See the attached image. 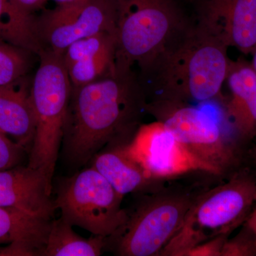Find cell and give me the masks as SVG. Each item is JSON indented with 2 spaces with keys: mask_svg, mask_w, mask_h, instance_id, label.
Wrapping results in <instances>:
<instances>
[{
  "mask_svg": "<svg viewBox=\"0 0 256 256\" xmlns=\"http://www.w3.org/2000/svg\"><path fill=\"white\" fill-rule=\"evenodd\" d=\"M146 104L130 75L72 86L62 142L69 162L82 166L106 146L129 142Z\"/></svg>",
  "mask_w": 256,
  "mask_h": 256,
  "instance_id": "obj_1",
  "label": "cell"
},
{
  "mask_svg": "<svg viewBox=\"0 0 256 256\" xmlns=\"http://www.w3.org/2000/svg\"><path fill=\"white\" fill-rule=\"evenodd\" d=\"M228 47L198 26H188L149 72L162 92L160 97L206 102L220 97L232 60Z\"/></svg>",
  "mask_w": 256,
  "mask_h": 256,
  "instance_id": "obj_2",
  "label": "cell"
},
{
  "mask_svg": "<svg viewBox=\"0 0 256 256\" xmlns=\"http://www.w3.org/2000/svg\"><path fill=\"white\" fill-rule=\"evenodd\" d=\"M190 25L174 0H118L116 74L138 65L150 72Z\"/></svg>",
  "mask_w": 256,
  "mask_h": 256,
  "instance_id": "obj_3",
  "label": "cell"
},
{
  "mask_svg": "<svg viewBox=\"0 0 256 256\" xmlns=\"http://www.w3.org/2000/svg\"><path fill=\"white\" fill-rule=\"evenodd\" d=\"M256 201V180L247 171L239 172L227 182L202 192L160 256H184L201 242L230 236L245 223Z\"/></svg>",
  "mask_w": 256,
  "mask_h": 256,
  "instance_id": "obj_4",
  "label": "cell"
},
{
  "mask_svg": "<svg viewBox=\"0 0 256 256\" xmlns=\"http://www.w3.org/2000/svg\"><path fill=\"white\" fill-rule=\"evenodd\" d=\"M38 55L40 66L30 88L36 130L28 165L40 170L52 183L63 142L72 85L62 56L44 48Z\"/></svg>",
  "mask_w": 256,
  "mask_h": 256,
  "instance_id": "obj_5",
  "label": "cell"
},
{
  "mask_svg": "<svg viewBox=\"0 0 256 256\" xmlns=\"http://www.w3.org/2000/svg\"><path fill=\"white\" fill-rule=\"evenodd\" d=\"M202 192L160 188L148 193L124 226L112 236L114 252L121 256H160L178 232Z\"/></svg>",
  "mask_w": 256,
  "mask_h": 256,
  "instance_id": "obj_6",
  "label": "cell"
},
{
  "mask_svg": "<svg viewBox=\"0 0 256 256\" xmlns=\"http://www.w3.org/2000/svg\"><path fill=\"white\" fill-rule=\"evenodd\" d=\"M124 196L95 168L82 170L64 180L54 204L66 222L92 235L109 238L126 223Z\"/></svg>",
  "mask_w": 256,
  "mask_h": 256,
  "instance_id": "obj_7",
  "label": "cell"
},
{
  "mask_svg": "<svg viewBox=\"0 0 256 256\" xmlns=\"http://www.w3.org/2000/svg\"><path fill=\"white\" fill-rule=\"evenodd\" d=\"M146 110L161 121L194 156L222 175L238 161V152L214 117L188 102L159 97Z\"/></svg>",
  "mask_w": 256,
  "mask_h": 256,
  "instance_id": "obj_8",
  "label": "cell"
},
{
  "mask_svg": "<svg viewBox=\"0 0 256 256\" xmlns=\"http://www.w3.org/2000/svg\"><path fill=\"white\" fill-rule=\"evenodd\" d=\"M126 150L148 176L158 183L197 172L220 175L188 151L161 121L140 124L126 144Z\"/></svg>",
  "mask_w": 256,
  "mask_h": 256,
  "instance_id": "obj_9",
  "label": "cell"
},
{
  "mask_svg": "<svg viewBox=\"0 0 256 256\" xmlns=\"http://www.w3.org/2000/svg\"><path fill=\"white\" fill-rule=\"evenodd\" d=\"M118 0H84L54 8L38 21V34L47 50L62 56L69 45L100 32H116Z\"/></svg>",
  "mask_w": 256,
  "mask_h": 256,
  "instance_id": "obj_10",
  "label": "cell"
},
{
  "mask_svg": "<svg viewBox=\"0 0 256 256\" xmlns=\"http://www.w3.org/2000/svg\"><path fill=\"white\" fill-rule=\"evenodd\" d=\"M197 26L228 48L252 54L256 47V0H203Z\"/></svg>",
  "mask_w": 256,
  "mask_h": 256,
  "instance_id": "obj_11",
  "label": "cell"
},
{
  "mask_svg": "<svg viewBox=\"0 0 256 256\" xmlns=\"http://www.w3.org/2000/svg\"><path fill=\"white\" fill-rule=\"evenodd\" d=\"M52 192L46 175L28 165L0 172V207L52 220L55 207Z\"/></svg>",
  "mask_w": 256,
  "mask_h": 256,
  "instance_id": "obj_12",
  "label": "cell"
},
{
  "mask_svg": "<svg viewBox=\"0 0 256 256\" xmlns=\"http://www.w3.org/2000/svg\"><path fill=\"white\" fill-rule=\"evenodd\" d=\"M225 84L229 98L225 112L240 138L256 137V72L250 62L232 60Z\"/></svg>",
  "mask_w": 256,
  "mask_h": 256,
  "instance_id": "obj_13",
  "label": "cell"
},
{
  "mask_svg": "<svg viewBox=\"0 0 256 256\" xmlns=\"http://www.w3.org/2000/svg\"><path fill=\"white\" fill-rule=\"evenodd\" d=\"M52 220L0 207V245L6 246L10 256H41ZM0 256H5L2 247Z\"/></svg>",
  "mask_w": 256,
  "mask_h": 256,
  "instance_id": "obj_14",
  "label": "cell"
},
{
  "mask_svg": "<svg viewBox=\"0 0 256 256\" xmlns=\"http://www.w3.org/2000/svg\"><path fill=\"white\" fill-rule=\"evenodd\" d=\"M126 144L106 146L92 158V166L122 196L128 194L151 193L162 188V184L152 180L140 165L129 156Z\"/></svg>",
  "mask_w": 256,
  "mask_h": 256,
  "instance_id": "obj_15",
  "label": "cell"
},
{
  "mask_svg": "<svg viewBox=\"0 0 256 256\" xmlns=\"http://www.w3.org/2000/svg\"><path fill=\"white\" fill-rule=\"evenodd\" d=\"M30 88L22 82V78L0 87V130L28 152L36 130Z\"/></svg>",
  "mask_w": 256,
  "mask_h": 256,
  "instance_id": "obj_16",
  "label": "cell"
},
{
  "mask_svg": "<svg viewBox=\"0 0 256 256\" xmlns=\"http://www.w3.org/2000/svg\"><path fill=\"white\" fill-rule=\"evenodd\" d=\"M0 42L38 54L43 50L38 21L12 0H0Z\"/></svg>",
  "mask_w": 256,
  "mask_h": 256,
  "instance_id": "obj_17",
  "label": "cell"
},
{
  "mask_svg": "<svg viewBox=\"0 0 256 256\" xmlns=\"http://www.w3.org/2000/svg\"><path fill=\"white\" fill-rule=\"evenodd\" d=\"M107 245V238L92 235L84 238L63 218L52 220L42 256H98Z\"/></svg>",
  "mask_w": 256,
  "mask_h": 256,
  "instance_id": "obj_18",
  "label": "cell"
},
{
  "mask_svg": "<svg viewBox=\"0 0 256 256\" xmlns=\"http://www.w3.org/2000/svg\"><path fill=\"white\" fill-rule=\"evenodd\" d=\"M114 32H100L84 37L69 45L62 55L66 68L80 60H89L106 54H116Z\"/></svg>",
  "mask_w": 256,
  "mask_h": 256,
  "instance_id": "obj_19",
  "label": "cell"
},
{
  "mask_svg": "<svg viewBox=\"0 0 256 256\" xmlns=\"http://www.w3.org/2000/svg\"><path fill=\"white\" fill-rule=\"evenodd\" d=\"M116 54L80 60L66 67L72 86L79 87L116 74Z\"/></svg>",
  "mask_w": 256,
  "mask_h": 256,
  "instance_id": "obj_20",
  "label": "cell"
},
{
  "mask_svg": "<svg viewBox=\"0 0 256 256\" xmlns=\"http://www.w3.org/2000/svg\"><path fill=\"white\" fill-rule=\"evenodd\" d=\"M28 53L31 52L0 42V87L23 78L28 70Z\"/></svg>",
  "mask_w": 256,
  "mask_h": 256,
  "instance_id": "obj_21",
  "label": "cell"
},
{
  "mask_svg": "<svg viewBox=\"0 0 256 256\" xmlns=\"http://www.w3.org/2000/svg\"><path fill=\"white\" fill-rule=\"evenodd\" d=\"M256 256V238L250 229L242 224L240 232L233 237L227 238L224 244L222 256Z\"/></svg>",
  "mask_w": 256,
  "mask_h": 256,
  "instance_id": "obj_22",
  "label": "cell"
},
{
  "mask_svg": "<svg viewBox=\"0 0 256 256\" xmlns=\"http://www.w3.org/2000/svg\"><path fill=\"white\" fill-rule=\"evenodd\" d=\"M26 149L0 130V172L21 165Z\"/></svg>",
  "mask_w": 256,
  "mask_h": 256,
  "instance_id": "obj_23",
  "label": "cell"
},
{
  "mask_svg": "<svg viewBox=\"0 0 256 256\" xmlns=\"http://www.w3.org/2000/svg\"><path fill=\"white\" fill-rule=\"evenodd\" d=\"M228 237L222 236L201 242L188 250L184 256H222L224 244Z\"/></svg>",
  "mask_w": 256,
  "mask_h": 256,
  "instance_id": "obj_24",
  "label": "cell"
},
{
  "mask_svg": "<svg viewBox=\"0 0 256 256\" xmlns=\"http://www.w3.org/2000/svg\"><path fill=\"white\" fill-rule=\"evenodd\" d=\"M20 10L33 14L36 10H40L46 4V0H12Z\"/></svg>",
  "mask_w": 256,
  "mask_h": 256,
  "instance_id": "obj_25",
  "label": "cell"
},
{
  "mask_svg": "<svg viewBox=\"0 0 256 256\" xmlns=\"http://www.w3.org/2000/svg\"><path fill=\"white\" fill-rule=\"evenodd\" d=\"M244 224L250 229V230H252L256 238V201L252 212H250V214H249L248 217L246 220Z\"/></svg>",
  "mask_w": 256,
  "mask_h": 256,
  "instance_id": "obj_26",
  "label": "cell"
},
{
  "mask_svg": "<svg viewBox=\"0 0 256 256\" xmlns=\"http://www.w3.org/2000/svg\"><path fill=\"white\" fill-rule=\"evenodd\" d=\"M84 0H46V2H52L56 4L55 8H65L82 2Z\"/></svg>",
  "mask_w": 256,
  "mask_h": 256,
  "instance_id": "obj_27",
  "label": "cell"
},
{
  "mask_svg": "<svg viewBox=\"0 0 256 256\" xmlns=\"http://www.w3.org/2000/svg\"><path fill=\"white\" fill-rule=\"evenodd\" d=\"M250 55L252 56V62H250V63H252V67L255 69L256 72V47L255 50H252V54Z\"/></svg>",
  "mask_w": 256,
  "mask_h": 256,
  "instance_id": "obj_28",
  "label": "cell"
},
{
  "mask_svg": "<svg viewBox=\"0 0 256 256\" xmlns=\"http://www.w3.org/2000/svg\"><path fill=\"white\" fill-rule=\"evenodd\" d=\"M254 158H255V162L256 164V146L255 149H254Z\"/></svg>",
  "mask_w": 256,
  "mask_h": 256,
  "instance_id": "obj_29",
  "label": "cell"
}]
</instances>
